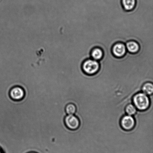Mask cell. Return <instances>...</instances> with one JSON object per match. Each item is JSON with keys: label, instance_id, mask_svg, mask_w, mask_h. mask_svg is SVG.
I'll use <instances>...</instances> for the list:
<instances>
[{"label": "cell", "instance_id": "9c48e42d", "mask_svg": "<svg viewBox=\"0 0 153 153\" xmlns=\"http://www.w3.org/2000/svg\"><path fill=\"white\" fill-rule=\"evenodd\" d=\"M103 55V51L100 48H95L91 52V56L92 58L97 61L101 59Z\"/></svg>", "mask_w": 153, "mask_h": 153}, {"label": "cell", "instance_id": "277c9868", "mask_svg": "<svg viewBox=\"0 0 153 153\" xmlns=\"http://www.w3.org/2000/svg\"><path fill=\"white\" fill-rule=\"evenodd\" d=\"M120 125L123 129L126 131H130L134 128L136 121L132 116L127 115L121 118Z\"/></svg>", "mask_w": 153, "mask_h": 153}, {"label": "cell", "instance_id": "8fae6325", "mask_svg": "<svg viewBox=\"0 0 153 153\" xmlns=\"http://www.w3.org/2000/svg\"><path fill=\"white\" fill-rule=\"evenodd\" d=\"M125 111L127 115L133 116L136 114L137 110L134 104H130L126 106Z\"/></svg>", "mask_w": 153, "mask_h": 153}, {"label": "cell", "instance_id": "5b68a950", "mask_svg": "<svg viewBox=\"0 0 153 153\" xmlns=\"http://www.w3.org/2000/svg\"><path fill=\"white\" fill-rule=\"evenodd\" d=\"M10 95L12 99L16 101H19L25 97V92L22 87H16L10 90Z\"/></svg>", "mask_w": 153, "mask_h": 153}, {"label": "cell", "instance_id": "30bf717a", "mask_svg": "<svg viewBox=\"0 0 153 153\" xmlns=\"http://www.w3.org/2000/svg\"><path fill=\"white\" fill-rule=\"evenodd\" d=\"M142 90L146 95H152L153 93V84L149 82L145 83L142 86Z\"/></svg>", "mask_w": 153, "mask_h": 153}, {"label": "cell", "instance_id": "52a82bcc", "mask_svg": "<svg viewBox=\"0 0 153 153\" xmlns=\"http://www.w3.org/2000/svg\"><path fill=\"white\" fill-rule=\"evenodd\" d=\"M126 48L130 53L133 54L137 53L140 49V46L138 43L134 41L127 42Z\"/></svg>", "mask_w": 153, "mask_h": 153}, {"label": "cell", "instance_id": "8992f818", "mask_svg": "<svg viewBox=\"0 0 153 153\" xmlns=\"http://www.w3.org/2000/svg\"><path fill=\"white\" fill-rule=\"evenodd\" d=\"M112 53L115 57H122L126 52V48L125 45L121 43H118L113 46L112 49Z\"/></svg>", "mask_w": 153, "mask_h": 153}, {"label": "cell", "instance_id": "7c38bea8", "mask_svg": "<svg viewBox=\"0 0 153 153\" xmlns=\"http://www.w3.org/2000/svg\"><path fill=\"white\" fill-rule=\"evenodd\" d=\"M76 106L73 103H70L65 107V111L67 114L74 115L76 113Z\"/></svg>", "mask_w": 153, "mask_h": 153}, {"label": "cell", "instance_id": "7a4b0ae2", "mask_svg": "<svg viewBox=\"0 0 153 153\" xmlns=\"http://www.w3.org/2000/svg\"><path fill=\"white\" fill-rule=\"evenodd\" d=\"M100 67L99 63L94 59H88L85 60L82 66L83 71L88 75L96 74L100 69Z\"/></svg>", "mask_w": 153, "mask_h": 153}, {"label": "cell", "instance_id": "4fadbf2b", "mask_svg": "<svg viewBox=\"0 0 153 153\" xmlns=\"http://www.w3.org/2000/svg\"><path fill=\"white\" fill-rule=\"evenodd\" d=\"M36 153L35 152H30V153Z\"/></svg>", "mask_w": 153, "mask_h": 153}, {"label": "cell", "instance_id": "6da1fadb", "mask_svg": "<svg viewBox=\"0 0 153 153\" xmlns=\"http://www.w3.org/2000/svg\"><path fill=\"white\" fill-rule=\"evenodd\" d=\"M133 101L136 109L140 111L146 110L150 105L149 97L143 93L136 94L133 97Z\"/></svg>", "mask_w": 153, "mask_h": 153}, {"label": "cell", "instance_id": "3957f363", "mask_svg": "<svg viewBox=\"0 0 153 153\" xmlns=\"http://www.w3.org/2000/svg\"><path fill=\"white\" fill-rule=\"evenodd\" d=\"M64 122L67 128L70 130L78 129L80 126V121L77 117L74 115H68L65 117Z\"/></svg>", "mask_w": 153, "mask_h": 153}, {"label": "cell", "instance_id": "ba28073f", "mask_svg": "<svg viewBox=\"0 0 153 153\" xmlns=\"http://www.w3.org/2000/svg\"><path fill=\"white\" fill-rule=\"evenodd\" d=\"M121 3L124 9L129 11L132 10L135 7L136 0H121Z\"/></svg>", "mask_w": 153, "mask_h": 153}]
</instances>
